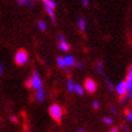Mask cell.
<instances>
[{
    "instance_id": "cell-1",
    "label": "cell",
    "mask_w": 132,
    "mask_h": 132,
    "mask_svg": "<svg viewBox=\"0 0 132 132\" xmlns=\"http://www.w3.org/2000/svg\"><path fill=\"white\" fill-rule=\"evenodd\" d=\"M26 86L29 87V88H34L36 90L42 88V81H41V78H40V76H39L37 71H34L32 77L26 82Z\"/></svg>"
},
{
    "instance_id": "cell-2",
    "label": "cell",
    "mask_w": 132,
    "mask_h": 132,
    "mask_svg": "<svg viewBox=\"0 0 132 132\" xmlns=\"http://www.w3.org/2000/svg\"><path fill=\"white\" fill-rule=\"evenodd\" d=\"M48 112H50L51 117H52L55 121H58V122H59V121L61 120L63 112H62V109H61L60 105H58V104H53V105H51L50 109H48Z\"/></svg>"
},
{
    "instance_id": "cell-3",
    "label": "cell",
    "mask_w": 132,
    "mask_h": 132,
    "mask_svg": "<svg viewBox=\"0 0 132 132\" xmlns=\"http://www.w3.org/2000/svg\"><path fill=\"white\" fill-rule=\"evenodd\" d=\"M28 57H29L28 53H27L26 50H23V48L18 50L17 53L15 54V57H14L15 63L17 65H23V64H25L26 62L28 61Z\"/></svg>"
},
{
    "instance_id": "cell-4",
    "label": "cell",
    "mask_w": 132,
    "mask_h": 132,
    "mask_svg": "<svg viewBox=\"0 0 132 132\" xmlns=\"http://www.w3.org/2000/svg\"><path fill=\"white\" fill-rule=\"evenodd\" d=\"M84 87L86 89V91H88L89 94H94V92L97 90V83L92 80V78H86L84 83Z\"/></svg>"
},
{
    "instance_id": "cell-5",
    "label": "cell",
    "mask_w": 132,
    "mask_h": 132,
    "mask_svg": "<svg viewBox=\"0 0 132 132\" xmlns=\"http://www.w3.org/2000/svg\"><path fill=\"white\" fill-rule=\"evenodd\" d=\"M116 92L120 97H125L128 94V88H127V85L126 82H120L119 84L116 86Z\"/></svg>"
},
{
    "instance_id": "cell-6",
    "label": "cell",
    "mask_w": 132,
    "mask_h": 132,
    "mask_svg": "<svg viewBox=\"0 0 132 132\" xmlns=\"http://www.w3.org/2000/svg\"><path fill=\"white\" fill-rule=\"evenodd\" d=\"M126 85H127V88H128V91L132 89V65L128 72V75H127V78H126Z\"/></svg>"
},
{
    "instance_id": "cell-7",
    "label": "cell",
    "mask_w": 132,
    "mask_h": 132,
    "mask_svg": "<svg viewBox=\"0 0 132 132\" xmlns=\"http://www.w3.org/2000/svg\"><path fill=\"white\" fill-rule=\"evenodd\" d=\"M36 97H37V100H38V101L42 102V101L44 100V98H45V91H44V89H42V88L38 89V90H37Z\"/></svg>"
},
{
    "instance_id": "cell-8",
    "label": "cell",
    "mask_w": 132,
    "mask_h": 132,
    "mask_svg": "<svg viewBox=\"0 0 132 132\" xmlns=\"http://www.w3.org/2000/svg\"><path fill=\"white\" fill-rule=\"evenodd\" d=\"M59 48H60L61 51H63V52H69L70 51V48H71V46H70V44H68L65 41H60L59 42Z\"/></svg>"
},
{
    "instance_id": "cell-9",
    "label": "cell",
    "mask_w": 132,
    "mask_h": 132,
    "mask_svg": "<svg viewBox=\"0 0 132 132\" xmlns=\"http://www.w3.org/2000/svg\"><path fill=\"white\" fill-rule=\"evenodd\" d=\"M77 26H78V29L81 31H84L85 28H86V21L84 19V17H80L77 21Z\"/></svg>"
},
{
    "instance_id": "cell-10",
    "label": "cell",
    "mask_w": 132,
    "mask_h": 132,
    "mask_svg": "<svg viewBox=\"0 0 132 132\" xmlns=\"http://www.w3.org/2000/svg\"><path fill=\"white\" fill-rule=\"evenodd\" d=\"M63 60H64V65H67V67H72V65L74 64V58L72 56L64 57Z\"/></svg>"
},
{
    "instance_id": "cell-11",
    "label": "cell",
    "mask_w": 132,
    "mask_h": 132,
    "mask_svg": "<svg viewBox=\"0 0 132 132\" xmlns=\"http://www.w3.org/2000/svg\"><path fill=\"white\" fill-rule=\"evenodd\" d=\"M42 1L44 2V4H45L46 6H50L51 9L55 10V8H56V3L53 1V0H42Z\"/></svg>"
},
{
    "instance_id": "cell-12",
    "label": "cell",
    "mask_w": 132,
    "mask_h": 132,
    "mask_svg": "<svg viewBox=\"0 0 132 132\" xmlns=\"http://www.w3.org/2000/svg\"><path fill=\"white\" fill-rule=\"evenodd\" d=\"M45 10H46V12L48 13V15H50V17L52 18V21L55 23V13H54V10L51 9L50 6H46V5H45Z\"/></svg>"
},
{
    "instance_id": "cell-13",
    "label": "cell",
    "mask_w": 132,
    "mask_h": 132,
    "mask_svg": "<svg viewBox=\"0 0 132 132\" xmlns=\"http://www.w3.org/2000/svg\"><path fill=\"white\" fill-rule=\"evenodd\" d=\"M74 91H76V94L80 95V96L84 95V89L81 85H74Z\"/></svg>"
},
{
    "instance_id": "cell-14",
    "label": "cell",
    "mask_w": 132,
    "mask_h": 132,
    "mask_svg": "<svg viewBox=\"0 0 132 132\" xmlns=\"http://www.w3.org/2000/svg\"><path fill=\"white\" fill-rule=\"evenodd\" d=\"M16 2L19 5H25V6H31V2L29 0H16Z\"/></svg>"
},
{
    "instance_id": "cell-15",
    "label": "cell",
    "mask_w": 132,
    "mask_h": 132,
    "mask_svg": "<svg viewBox=\"0 0 132 132\" xmlns=\"http://www.w3.org/2000/svg\"><path fill=\"white\" fill-rule=\"evenodd\" d=\"M67 87H68V90L70 92H73L74 91V83L72 82L71 80H69L68 83H67Z\"/></svg>"
},
{
    "instance_id": "cell-16",
    "label": "cell",
    "mask_w": 132,
    "mask_h": 132,
    "mask_svg": "<svg viewBox=\"0 0 132 132\" xmlns=\"http://www.w3.org/2000/svg\"><path fill=\"white\" fill-rule=\"evenodd\" d=\"M57 63H58V65L60 68H64L65 67L64 65V60H63L62 57H57Z\"/></svg>"
},
{
    "instance_id": "cell-17",
    "label": "cell",
    "mask_w": 132,
    "mask_h": 132,
    "mask_svg": "<svg viewBox=\"0 0 132 132\" xmlns=\"http://www.w3.org/2000/svg\"><path fill=\"white\" fill-rule=\"evenodd\" d=\"M38 27H39V29H40V30H45L46 29V24L43 22V21H39L38 22Z\"/></svg>"
},
{
    "instance_id": "cell-18",
    "label": "cell",
    "mask_w": 132,
    "mask_h": 132,
    "mask_svg": "<svg viewBox=\"0 0 132 132\" xmlns=\"http://www.w3.org/2000/svg\"><path fill=\"white\" fill-rule=\"evenodd\" d=\"M97 71L99 72V73L102 74V72H103V62L102 61H99L97 63Z\"/></svg>"
},
{
    "instance_id": "cell-19",
    "label": "cell",
    "mask_w": 132,
    "mask_h": 132,
    "mask_svg": "<svg viewBox=\"0 0 132 132\" xmlns=\"http://www.w3.org/2000/svg\"><path fill=\"white\" fill-rule=\"evenodd\" d=\"M103 122L105 125H112L113 123V119H112L111 117H104L103 118Z\"/></svg>"
},
{
    "instance_id": "cell-20",
    "label": "cell",
    "mask_w": 132,
    "mask_h": 132,
    "mask_svg": "<svg viewBox=\"0 0 132 132\" xmlns=\"http://www.w3.org/2000/svg\"><path fill=\"white\" fill-rule=\"evenodd\" d=\"M127 120H128V121H132V111L128 113V115H127Z\"/></svg>"
},
{
    "instance_id": "cell-21",
    "label": "cell",
    "mask_w": 132,
    "mask_h": 132,
    "mask_svg": "<svg viewBox=\"0 0 132 132\" xmlns=\"http://www.w3.org/2000/svg\"><path fill=\"white\" fill-rule=\"evenodd\" d=\"M108 87H109V89H110V90H113V89H114L113 84H112V83H111L109 80H108Z\"/></svg>"
},
{
    "instance_id": "cell-22",
    "label": "cell",
    "mask_w": 132,
    "mask_h": 132,
    "mask_svg": "<svg viewBox=\"0 0 132 132\" xmlns=\"http://www.w3.org/2000/svg\"><path fill=\"white\" fill-rule=\"evenodd\" d=\"M75 65H76V68H77V69H82V68L84 67V64H83L82 62H80V61L76 62V63H75Z\"/></svg>"
},
{
    "instance_id": "cell-23",
    "label": "cell",
    "mask_w": 132,
    "mask_h": 132,
    "mask_svg": "<svg viewBox=\"0 0 132 132\" xmlns=\"http://www.w3.org/2000/svg\"><path fill=\"white\" fill-rule=\"evenodd\" d=\"M10 119H11V121H13V122H17V118H16V116H14V115H12V116L10 117Z\"/></svg>"
},
{
    "instance_id": "cell-24",
    "label": "cell",
    "mask_w": 132,
    "mask_h": 132,
    "mask_svg": "<svg viewBox=\"0 0 132 132\" xmlns=\"http://www.w3.org/2000/svg\"><path fill=\"white\" fill-rule=\"evenodd\" d=\"M92 106H94V109H99V102L95 101L94 103H92Z\"/></svg>"
},
{
    "instance_id": "cell-25",
    "label": "cell",
    "mask_w": 132,
    "mask_h": 132,
    "mask_svg": "<svg viewBox=\"0 0 132 132\" xmlns=\"http://www.w3.org/2000/svg\"><path fill=\"white\" fill-rule=\"evenodd\" d=\"M82 2H83V4L84 5H89V0H82Z\"/></svg>"
},
{
    "instance_id": "cell-26",
    "label": "cell",
    "mask_w": 132,
    "mask_h": 132,
    "mask_svg": "<svg viewBox=\"0 0 132 132\" xmlns=\"http://www.w3.org/2000/svg\"><path fill=\"white\" fill-rule=\"evenodd\" d=\"M109 132H119V130H118L117 128H113V129H111Z\"/></svg>"
},
{
    "instance_id": "cell-27",
    "label": "cell",
    "mask_w": 132,
    "mask_h": 132,
    "mask_svg": "<svg viewBox=\"0 0 132 132\" xmlns=\"http://www.w3.org/2000/svg\"><path fill=\"white\" fill-rule=\"evenodd\" d=\"M58 38H59V40H60V41H64V37L62 35H59Z\"/></svg>"
},
{
    "instance_id": "cell-28",
    "label": "cell",
    "mask_w": 132,
    "mask_h": 132,
    "mask_svg": "<svg viewBox=\"0 0 132 132\" xmlns=\"http://www.w3.org/2000/svg\"><path fill=\"white\" fill-rule=\"evenodd\" d=\"M128 98H132V89L128 91Z\"/></svg>"
},
{
    "instance_id": "cell-29",
    "label": "cell",
    "mask_w": 132,
    "mask_h": 132,
    "mask_svg": "<svg viewBox=\"0 0 132 132\" xmlns=\"http://www.w3.org/2000/svg\"><path fill=\"white\" fill-rule=\"evenodd\" d=\"M111 110H112V112H113V113H115V114H116V109H115L114 106H112V108H111Z\"/></svg>"
},
{
    "instance_id": "cell-30",
    "label": "cell",
    "mask_w": 132,
    "mask_h": 132,
    "mask_svg": "<svg viewBox=\"0 0 132 132\" xmlns=\"http://www.w3.org/2000/svg\"><path fill=\"white\" fill-rule=\"evenodd\" d=\"M2 73V67H1V64H0V75H1Z\"/></svg>"
},
{
    "instance_id": "cell-31",
    "label": "cell",
    "mask_w": 132,
    "mask_h": 132,
    "mask_svg": "<svg viewBox=\"0 0 132 132\" xmlns=\"http://www.w3.org/2000/svg\"><path fill=\"white\" fill-rule=\"evenodd\" d=\"M77 132H85V131H83V130H78Z\"/></svg>"
}]
</instances>
